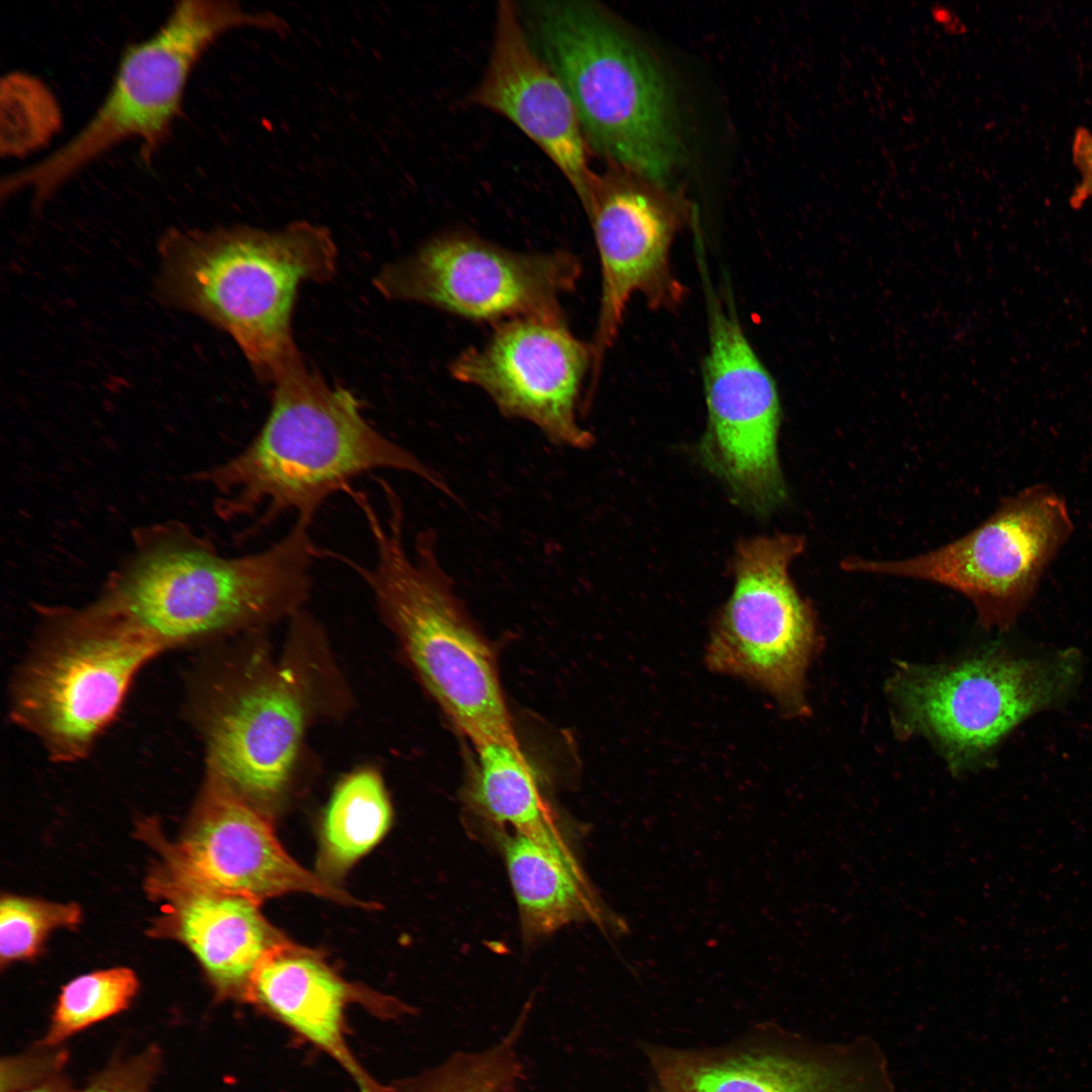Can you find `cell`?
Masks as SVG:
<instances>
[{
  "label": "cell",
  "instance_id": "6da1fadb",
  "mask_svg": "<svg viewBox=\"0 0 1092 1092\" xmlns=\"http://www.w3.org/2000/svg\"><path fill=\"white\" fill-rule=\"evenodd\" d=\"M316 545L300 524L267 548L225 556L179 521L132 532L92 602L165 651L257 631L301 612Z\"/></svg>",
  "mask_w": 1092,
  "mask_h": 1092
},
{
  "label": "cell",
  "instance_id": "7a4b0ae2",
  "mask_svg": "<svg viewBox=\"0 0 1092 1092\" xmlns=\"http://www.w3.org/2000/svg\"><path fill=\"white\" fill-rule=\"evenodd\" d=\"M271 385L269 414L250 444L192 477L217 494L218 518H252L251 534L288 513L312 523L329 497L376 470L416 475L455 497L438 472L375 429L354 395L331 386L302 356Z\"/></svg>",
  "mask_w": 1092,
  "mask_h": 1092
},
{
  "label": "cell",
  "instance_id": "3957f363",
  "mask_svg": "<svg viewBox=\"0 0 1092 1092\" xmlns=\"http://www.w3.org/2000/svg\"><path fill=\"white\" fill-rule=\"evenodd\" d=\"M380 485L383 518L364 492L350 493L372 537V564L324 549L321 554L363 580L422 684L474 748L491 743L520 747L493 651L441 564L436 534L421 531L410 551L402 503L389 483L381 480Z\"/></svg>",
  "mask_w": 1092,
  "mask_h": 1092
},
{
  "label": "cell",
  "instance_id": "277c9868",
  "mask_svg": "<svg viewBox=\"0 0 1092 1092\" xmlns=\"http://www.w3.org/2000/svg\"><path fill=\"white\" fill-rule=\"evenodd\" d=\"M159 253L158 299L228 334L268 384L301 357L292 331L300 285L330 281L338 267L331 232L305 220L271 231L173 229Z\"/></svg>",
  "mask_w": 1092,
  "mask_h": 1092
},
{
  "label": "cell",
  "instance_id": "5b68a950",
  "mask_svg": "<svg viewBox=\"0 0 1092 1092\" xmlns=\"http://www.w3.org/2000/svg\"><path fill=\"white\" fill-rule=\"evenodd\" d=\"M542 59L565 87L585 140L662 186L679 158L670 90L655 61L588 2L529 8Z\"/></svg>",
  "mask_w": 1092,
  "mask_h": 1092
},
{
  "label": "cell",
  "instance_id": "8992f818",
  "mask_svg": "<svg viewBox=\"0 0 1092 1092\" xmlns=\"http://www.w3.org/2000/svg\"><path fill=\"white\" fill-rule=\"evenodd\" d=\"M165 649L98 608L40 607L8 691L10 720L55 763L85 759L140 671Z\"/></svg>",
  "mask_w": 1092,
  "mask_h": 1092
},
{
  "label": "cell",
  "instance_id": "52a82bcc",
  "mask_svg": "<svg viewBox=\"0 0 1092 1092\" xmlns=\"http://www.w3.org/2000/svg\"><path fill=\"white\" fill-rule=\"evenodd\" d=\"M245 26L287 30L279 16L247 11L236 1L176 2L154 33L122 52L109 90L83 127L40 161L4 177L1 196L29 190L40 207L73 175L127 140L140 141L145 159L153 156L182 112L199 59L220 35Z\"/></svg>",
  "mask_w": 1092,
  "mask_h": 1092
},
{
  "label": "cell",
  "instance_id": "ba28073f",
  "mask_svg": "<svg viewBox=\"0 0 1092 1092\" xmlns=\"http://www.w3.org/2000/svg\"><path fill=\"white\" fill-rule=\"evenodd\" d=\"M805 548L796 534L743 539L732 593L713 623L705 663L759 688L790 715L807 712L805 675L818 647L815 616L790 576Z\"/></svg>",
  "mask_w": 1092,
  "mask_h": 1092
},
{
  "label": "cell",
  "instance_id": "9c48e42d",
  "mask_svg": "<svg viewBox=\"0 0 1092 1092\" xmlns=\"http://www.w3.org/2000/svg\"><path fill=\"white\" fill-rule=\"evenodd\" d=\"M228 663L193 676L189 719L206 767L267 810L291 780L310 715L309 687L285 663Z\"/></svg>",
  "mask_w": 1092,
  "mask_h": 1092
},
{
  "label": "cell",
  "instance_id": "30bf717a",
  "mask_svg": "<svg viewBox=\"0 0 1092 1092\" xmlns=\"http://www.w3.org/2000/svg\"><path fill=\"white\" fill-rule=\"evenodd\" d=\"M1080 671L1075 649L1039 657L992 650L954 665L905 669L892 693L906 728L931 736L963 763L1068 696Z\"/></svg>",
  "mask_w": 1092,
  "mask_h": 1092
},
{
  "label": "cell",
  "instance_id": "8fae6325",
  "mask_svg": "<svg viewBox=\"0 0 1092 1092\" xmlns=\"http://www.w3.org/2000/svg\"><path fill=\"white\" fill-rule=\"evenodd\" d=\"M1065 499L1036 484L1004 499L977 528L938 549L899 560L847 557L842 570L922 579L967 597L982 623L1010 625L1069 539Z\"/></svg>",
  "mask_w": 1092,
  "mask_h": 1092
},
{
  "label": "cell",
  "instance_id": "7c38bea8",
  "mask_svg": "<svg viewBox=\"0 0 1092 1092\" xmlns=\"http://www.w3.org/2000/svg\"><path fill=\"white\" fill-rule=\"evenodd\" d=\"M579 259L569 251L518 252L465 233L430 239L373 279L387 300L429 305L494 325L523 316H565Z\"/></svg>",
  "mask_w": 1092,
  "mask_h": 1092
},
{
  "label": "cell",
  "instance_id": "4fadbf2b",
  "mask_svg": "<svg viewBox=\"0 0 1092 1092\" xmlns=\"http://www.w3.org/2000/svg\"><path fill=\"white\" fill-rule=\"evenodd\" d=\"M709 310L703 365L708 425L700 454L734 502L766 516L787 497L778 452V386L733 311L718 300Z\"/></svg>",
  "mask_w": 1092,
  "mask_h": 1092
},
{
  "label": "cell",
  "instance_id": "5bb4252c",
  "mask_svg": "<svg viewBox=\"0 0 1092 1092\" xmlns=\"http://www.w3.org/2000/svg\"><path fill=\"white\" fill-rule=\"evenodd\" d=\"M600 176L581 204L589 220L601 264V296L593 339L589 387L596 388L631 298L648 307L673 309L686 289L671 267V248L689 218L687 203L632 171Z\"/></svg>",
  "mask_w": 1092,
  "mask_h": 1092
},
{
  "label": "cell",
  "instance_id": "9a60e30c",
  "mask_svg": "<svg viewBox=\"0 0 1092 1092\" xmlns=\"http://www.w3.org/2000/svg\"><path fill=\"white\" fill-rule=\"evenodd\" d=\"M593 360L592 344L570 331L565 316H523L494 325L484 343L452 360L449 372L485 392L503 416L535 426L552 444L586 449L594 436L577 410Z\"/></svg>",
  "mask_w": 1092,
  "mask_h": 1092
},
{
  "label": "cell",
  "instance_id": "2e32d148",
  "mask_svg": "<svg viewBox=\"0 0 1092 1092\" xmlns=\"http://www.w3.org/2000/svg\"><path fill=\"white\" fill-rule=\"evenodd\" d=\"M167 867L205 886L261 904L291 892L357 901L298 864L276 837L267 810L206 767L186 831Z\"/></svg>",
  "mask_w": 1092,
  "mask_h": 1092
},
{
  "label": "cell",
  "instance_id": "e0dca14e",
  "mask_svg": "<svg viewBox=\"0 0 1092 1092\" xmlns=\"http://www.w3.org/2000/svg\"><path fill=\"white\" fill-rule=\"evenodd\" d=\"M469 103L507 117L561 171L580 203L598 176L587 162L586 140L559 78L531 44L513 2L496 11L489 63Z\"/></svg>",
  "mask_w": 1092,
  "mask_h": 1092
},
{
  "label": "cell",
  "instance_id": "ac0fdd59",
  "mask_svg": "<svg viewBox=\"0 0 1092 1092\" xmlns=\"http://www.w3.org/2000/svg\"><path fill=\"white\" fill-rule=\"evenodd\" d=\"M361 1002L386 1017L411 1012L401 1002L345 982L314 951L287 941L258 967L248 1002L335 1060L360 1092H393L359 1064L346 1038L347 1006Z\"/></svg>",
  "mask_w": 1092,
  "mask_h": 1092
},
{
  "label": "cell",
  "instance_id": "d6986e66",
  "mask_svg": "<svg viewBox=\"0 0 1092 1092\" xmlns=\"http://www.w3.org/2000/svg\"><path fill=\"white\" fill-rule=\"evenodd\" d=\"M660 1079L664 1092H895L887 1059L868 1037L808 1056L677 1057L664 1064Z\"/></svg>",
  "mask_w": 1092,
  "mask_h": 1092
},
{
  "label": "cell",
  "instance_id": "ffe728a7",
  "mask_svg": "<svg viewBox=\"0 0 1092 1092\" xmlns=\"http://www.w3.org/2000/svg\"><path fill=\"white\" fill-rule=\"evenodd\" d=\"M151 883L168 901L165 929L195 954L216 994L248 1002L258 967L288 941L265 919L260 904L167 867Z\"/></svg>",
  "mask_w": 1092,
  "mask_h": 1092
},
{
  "label": "cell",
  "instance_id": "44dd1931",
  "mask_svg": "<svg viewBox=\"0 0 1092 1092\" xmlns=\"http://www.w3.org/2000/svg\"><path fill=\"white\" fill-rule=\"evenodd\" d=\"M502 841L527 939L544 938L585 920L615 932L627 930L625 922L602 904L564 841L541 842L518 832Z\"/></svg>",
  "mask_w": 1092,
  "mask_h": 1092
},
{
  "label": "cell",
  "instance_id": "7402d4cb",
  "mask_svg": "<svg viewBox=\"0 0 1092 1092\" xmlns=\"http://www.w3.org/2000/svg\"><path fill=\"white\" fill-rule=\"evenodd\" d=\"M476 767L467 799L470 807L495 825L541 842L563 840L538 781L520 747L485 744L475 747Z\"/></svg>",
  "mask_w": 1092,
  "mask_h": 1092
},
{
  "label": "cell",
  "instance_id": "603a6c76",
  "mask_svg": "<svg viewBox=\"0 0 1092 1092\" xmlns=\"http://www.w3.org/2000/svg\"><path fill=\"white\" fill-rule=\"evenodd\" d=\"M390 801L381 776L358 768L336 786L322 822L317 869L328 883L339 879L389 829Z\"/></svg>",
  "mask_w": 1092,
  "mask_h": 1092
},
{
  "label": "cell",
  "instance_id": "cb8c5ba5",
  "mask_svg": "<svg viewBox=\"0 0 1092 1092\" xmlns=\"http://www.w3.org/2000/svg\"><path fill=\"white\" fill-rule=\"evenodd\" d=\"M529 1007L493 1044L457 1052L439 1065L403 1081L396 1092H511L524 1077L519 1045Z\"/></svg>",
  "mask_w": 1092,
  "mask_h": 1092
},
{
  "label": "cell",
  "instance_id": "d4e9b609",
  "mask_svg": "<svg viewBox=\"0 0 1092 1092\" xmlns=\"http://www.w3.org/2000/svg\"><path fill=\"white\" fill-rule=\"evenodd\" d=\"M139 989L135 974L113 968L82 975L63 987L42 1044L57 1046L70 1036L128 1007Z\"/></svg>",
  "mask_w": 1092,
  "mask_h": 1092
},
{
  "label": "cell",
  "instance_id": "484cf974",
  "mask_svg": "<svg viewBox=\"0 0 1092 1092\" xmlns=\"http://www.w3.org/2000/svg\"><path fill=\"white\" fill-rule=\"evenodd\" d=\"M2 156L23 157L47 145L61 127L56 97L38 78L11 72L0 85Z\"/></svg>",
  "mask_w": 1092,
  "mask_h": 1092
},
{
  "label": "cell",
  "instance_id": "4316f807",
  "mask_svg": "<svg viewBox=\"0 0 1092 1092\" xmlns=\"http://www.w3.org/2000/svg\"><path fill=\"white\" fill-rule=\"evenodd\" d=\"M78 905L51 903L40 900L4 897L0 904L1 964L32 957L44 939L61 927L80 922Z\"/></svg>",
  "mask_w": 1092,
  "mask_h": 1092
},
{
  "label": "cell",
  "instance_id": "83f0119b",
  "mask_svg": "<svg viewBox=\"0 0 1092 1092\" xmlns=\"http://www.w3.org/2000/svg\"><path fill=\"white\" fill-rule=\"evenodd\" d=\"M160 1065V1052L150 1048L124 1061L112 1063L81 1092H149Z\"/></svg>",
  "mask_w": 1092,
  "mask_h": 1092
},
{
  "label": "cell",
  "instance_id": "f1b7e54d",
  "mask_svg": "<svg viewBox=\"0 0 1092 1092\" xmlns=\"http://www.w3.org/2000/svg\"><path fill=\"white\" fill-rule=\"evenodd\" d=\"M64 1062L62 1051L42 1043L37 1050L3 1060L1 1092H14L58 1075Z\"/></svg>",
  "mask_w": 1092,
  "mask_h": 1092
},
{
  "label": "cell",
  "instance_id": "f546056e",
  "mask_svg": "<svg viewBox=\"0 0 1092 1092\" xmlns=\"http://www.w3.org/2000/svg\"><path fill=\"white\" fill-rule=\"evenodd\" d=\"M1071 146L1072 161L1080 179L1070 195L1069 204L1079 209L1092 199V131L1085 126L1077 127Z\"/></svg>",
  "mask_w": 1092,
  "mask_h": 1092
},
{
  "label": "cell",
  "instance_id": "4dcf8cb0",
  "mask_svg": "<svg viewBox=\"0 0 1092 1092\" xmlns=\"http://www.w3.org/2000/svg\"><path fill=\"white\" fill-rule=\"evenodd\" d=\"M930 14L932 19L948 34H963L966 31L960 15L948 6L933 5Z\"/></svg>",
  "mask_w": 1092,
  "mask_h": 1092
},
{
  "label": "cell",
  "instance_id": "1f68e13d",
  "mask_svg": "<svg viewBox=\"0 0 1092 1092\" xmlns=\"http://www.w3.org/2000/svg\"><path fill=\"white\" fill-rule=\"evenodd\" d=\"M14 1092H74L59 1074Z\"/></svg>",
  "mask_w": 1092,
  "mask_h": 1092
}]
</instances>
